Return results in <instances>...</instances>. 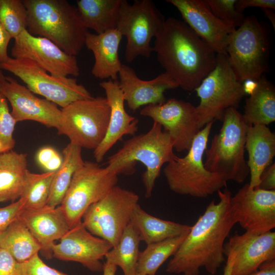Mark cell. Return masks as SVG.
Wrapping results in <instances>:
<instances>
[{
	"label": "cell",
	"mask_w": 275,
	"mask_h": 275,
	"mask_svg": "<svg viewBox=\"0 0 275 275\" xmlns=\"http://www.w3.org/2000/svg\"><path fill=\"white\" fill-rule=\"evenodd\" d=\"M123 36L117 29L97 34L87 32L85 45L95 58L91 70L98 78H111L118 81L122 64L119 56V48Z\"/></svg>",
	"instance_id": "cb8c5ba5"
},
{
	"label": "cell",
	"mask_w": 275,
	"mask_h": 275,
	"mask_svg": "<svg viewBox=\"0 0 275 275\" xmlns=\"http://www.w3.org/2000/svg\"><path fill=\"white\" fill-rule=\"evenodd\" d=\"M1 93L10 102L11 113L16 122L31 120L48 128H59L62 111L58 105L37 97L12 77L6 76Z\"/></svg>",
	"instance_id": "ffe728a7"
},
{
	"label": "cell",
	"mask_w": 275,
	"mask_h": 275,
	"mask_svg": "<svg viewBox=\"0 0 275 275\" xmlns=\"http://www.w3.org/2000/svg\"><path fill=\"white\" fill-rule=\"evenodd\" d=\"M0 66L19 77L34 94L42 96L62 108L78 100L93 98L76 78H60L49 74L31 60L10 57Z\"/></svg>",
	"instance_id": "4fadbf2b"
},
{
	"label": "cell",
	"mask_w": 275,
	"mask_h": 275,
	"mask_svg": "<svg viewBox=\"0 0 275 275\" xmlns=\"http://www.w3.org/2000/svg\"><path fill=\"white\" fill-rule=\"evenodd\" d=\"M122 0H78L77 8L88 29L100 34L117 29Z\"/></svg>",
	"instance_id": "83f0119b"
},
{
	"label": "cell",
	"mask_w": 275,
	"mask_h": 275,
	"mask_svg": "<svg viewBox=\"0 0 275 275\" xmlns=\"http://www.w3.org/2000/svg\"><path fill=\"white\" fill-rule=\"evenodd\" d=\"M226 256L227 257V259L223 275H232V268L233 263L234 255L232 253H229Z\"/></svg>",
	"instance_id": "bcb514c9"
},
{
	"label": "cell",
	"mask_w": 275,
	"mask_h": 275,
	"mask_svg": "<svg viewBox=\"0 0 275 275\" xmlns=\"http://www.w3.org/2000/svg\"><path fill=\"white\" fill-rule=\"evenodd\" d=\"M258 187L266 190H275V163L267 167L260 177Z\"/></svg>",
	"instance_id": "7bdbcfd3"
},
{
	"label": "cell",
	"mask_w": 275,
	"mask_h": 275,
	"mask_svg": "<svg viewBox=\"0 0 275 275\" xmlns=\"http://www.w3.org/2000/svg\"><path fill=\"white\" fill-rule=\"evenodd\" d=\"M224 253L234 255L232 275H246L266 261L275 259V232L235 234L225 243Z\"/></svg>",
	"instance_id": "d6986e66"
},
{
	"label": "cell",
	"mask_w": 275,
	"mask_h": 275,
	"mask_svg": "<svg viewBox=\"0 0 275 275\" xmlns=\"http://www.w3.org/2000/svg\"><path fill=\"white\" fill-rule=\"evenodd\" d=\"M25 210V201L21 197L5 207H0V236Z\"/></svg>",
	"instance_id": "74e56055"
},
{
	"label": "cell",
	"mask_w": 275,
	"mask_h": 275,
	"mask_svg": "<svg viewBox=\"0 0 275 275\" xmlns=\"http://www.w3.org/2000/svg\"><path fill=\"white\" fill-rule=\"evenodd\" d=\"M236 9L243 13L244 10L250 7H259L262 9H275L274 0H237L235 3Z\"/></svg>",
	"instance_id": "b9f144b4"
},
{
	"label": "cell",
	"mask_w": 275,
	"mask_h": 275,
	"mask_svg": "<svg viewBox=\"0 0 275 275\" xmlns=\"http://www.w3.org/2000/svg\"><path fill=\"white\" fill-rule=\"evenodd\" d=\"M36 160L46 172H53L57 171L62 165L63 157L53 147L45 146L38 150Z\"/></svg>",
	"instance_id": "ab89813d"
},
{
	"label": "cell",
	"mask_w": 275,
	"mask_h": 275,
	"mask_svg": "<svg viewBox=\"0 0 275 275\" xmlns=\"http://www.w3.org/2000/svg\"><path fill=\"white\" fill-rule=\"evenodd\" d=\"M28 13L26 30L45 38L67 53L76 56L85 45L88 32L76 6L66 0H23Z\"/></svg>",
	"instance_id": "277c9868"
},
{
	"label": "cell",
	"mask_w": 275,
	"mask_h": 275,
	"mask_svg": "<svg viewBox=\"0 0 275 275\" xmlns=\"http://www.w3.org/2000/svg\"><path fill=\"white\" fill-rule=\"evenodd\" d=\"M11 55L15 59L31 60L57 77L80 74L76 56L67 53L45 38L31 35L26 29L14 39Z\"/></svg>",
	"instance_id": "9a60e30c"
},
{
	"label": "cell",
	"mask_w": 275,
	"mask_h": 275,
	"mask_svg": "<svg viewBox=\"0 0 275 275\" xmlns=\"http://www.w3.org/2000/svg\"><path fill=\"white\" fill-rule=\"evenodd\" d=\"M117 269L116 265L105 261L103 264L102 275H115Z\"/></svg>",
	"instance_id": "7dc6e473"
},
{
	"label": "cell",
	"mask_w": 275,
	"mask_h": 275,
	"mask_svg": "<svg viewBox=\"0 0 275 275\" xmlns=\"http://www.w3.org/2000/svg\"><path fill=\"white\" fill-rule=\"evenodd\" d=\"M246 275H275V259L265 262L257 270Z\"/></svg>",
	"instance_id": "f6af8a7d"
},
{
	"label": "cell",
	"mask_w": 275,
	"mask_h": 275,
	"mask_svg": "<svg viewBox=\"0 0 275 275\" xmlns=\"http://www.w3.org/2000/svg\"><path fill=\"white\" fill-rule=\"evenodd\" d=\"M20 217L47 259L52 257L54 241L60 240L70 229L60 206L52 207L47 205L37 209H25Z\"/></svg>",
	"instance_id": "603a6c76"
},
{
	"label": "cell",
	"mask_w": 275,
	"mask_h": 275,
	"mask_svg": "<svg viewBox=\"0 0 275 275\" xmlns=\"http://www.w3.org/2000/svg\"><path fill=\"white\" fill-rule=\"evenodd\" d=\"M245 150L251 175V188L258 187L263 171L273 162L275 156V134L267 125L249 126L246 132Z\"/></svg>",
	"instance_id": "d4e9b609"
},
{
	"label": "cell",
	"mask_w": 275,
	"mask_h": 275,
	"mask_svg": "<svg viewBox=\"0 0 275 275\" xmlns=\"http://www.w3.org/2000/svg\"><path fill=\"white\" fill-rule=\"evenodd\" d=\"M118 85L128 108L135 111L142 106L164 103L166 90L179 87L177 83L163 72L149 80L140 78L131 67L123 64L119 73Z\"/></svg>",
	"instance_id": "44dd1931"
},
{
	"label": "cell",
	"mask_w": 275,
	"mask_h": 275,
	"mask_svg": "<svg viewBox=\"0 0 275 275\" xmlns=\"http://www.w3.org/2000/svg\"><path fill=\"white\" fill-rule=\"evenodd\" d=\"M140 114L160 124L178 152L188 151L201 130L196 106L183 100L171 98L161 104L148 105L141 109Z\"/></svg>",
	"instance_id": "5bb4252c"
},
{
	"label": "cell",
	"mask_w": 275,
	"mask_h": 275,
	"mask_svg": "<svg viewBox=\"0 0 275 275\" xmlns=\"http://www.w3.org/2000/svg\"><path fill=\"white\" fill-rule=\"evenodd\" d=\"M147 245L167 238L187 234L191 226L155 217L138 204L134 208L129 223Z\"/></svg>",
	"instance_id": "484cf974"
},
{
	"label": "cell",
	"mask_w": 275,
	"mask_h": 275,
	"mask_svg": "<svg viewBox=\"0 0 275 275\" xmlns=\"http://www.w3.org/2000/svg\"><path fill=\"white\" fill-rule=\"evenodd\" d=\"M16 123L9 111L8 100L0 93V154L15 147L13 133Z\"/></svg>",
	"instance_id": "d590c367"
},
{
	"label": "cell",
	"mask_w": 275,
	"mask_h": 275,
	"mask_svg": "<svg viewBox=\"0 0 275 275\" xmlns=\"http://www.w3.org/2000/svg\"><path fill=\"white\" fill-rule=\"evenodd\" d=\"M184 22L216 53H227L230 37L236 29L211 12L206 0H167Z\"/></svg>",
	"instance_id": "e0dca14e"
},
{
	"label": "cell",
	"mask_w": 275,
	"mask_h": 275,
	"mask_svg": "<svg viewBox=\"0 0 275 275\" xmlns=\"http://www.w3.org/2000/svg\"><path fill=\"white\" fill-rule=\"evenodd\" d=\"M0 275H21L20 263L5 249L0 248Z\"/></svg>",
	"instance_id": "60d3db41"
},
{
	"label": "cell",
	"mask_w": 275,
	"mask_h": 275,
	"mask_svg": "<svg viewBox=\"0 0 275 275\" xmlns=\"http://www.w3.org/2000/svg\"><path fill=\"white\" fill-rule=\"evenodd\" d=\"M134 275H148V274H145V273H140V272H135L134 273Z\"/></svg>",
	"instance_id": "f907efd6"
},
{
	"label": "cell",
	"mask_w": 275,
	"mask_h": 275,
	"mask_svg": "<svg viewBox=\"0 0 275 275\" xmlns=\"http://www.w3.org/2000/svg\"><path fill=\"white\" fill-rule=\"evenodd\" d=\"M54 173L36 174L28 171L20 197L25 200V209H37L47 205Z\"/></svg>",
	"instance_id": "836d02e7"
},
{
	"label": "cell",
	"mask_w": 275,
	"mask_h": 275,
	"mask_svg": "<svg viewBox=\"0 0 275 275\" xmlns=\"http://www.w3.org/2000/svg\"><path fill=\"white\" fill-rule=\"evenodd\" d=\"M58 133L71 143L95 150L103 140L108 128L110 107L105 97L73 102L61 109Z\"/></svg>",
	"instance_id": "9c48e42d"
},
{
	"label": "cell",
	"mask_w": 275,
	"mask_h": 275,
	"mask_svg": "<svg viewBox=\"0 0 275 275\" xmlns=\"http://www.w3.org/2000/svg\"><path fill=\"white\" fill-rule=\"evenodd\" d=\"M21 275H70L48 266L36 254L29 260L20 263Z\"/></svg>",
	"instance_id": "f35d334b"
},
{
	"label": "cell",
	"mask_w": 275,
	"mask_h": 275,
	"mask_svg": "<svg viewBox=\"0 0 275 275\" xmlns=\"http://www.w3.org/2000/svg\"><path fill=\"white\" fill-rule=\"evenodd\" d=\"M28 171L26 153L11 150L0 154V202L20 198Z\"/></svg>",
	"instance_id": "4316f807"
},
{
	"label": "cell",
	"mask_w": 275,
	"mask_h": 275,
	"mask_svg": "<svg viewBox=\"0 0 275 275\" xmlns=\"http://www.w3.org/2000/svg\"><path fill=\"white\" fill-rule=\"evenodd\" d=\"M173 144L169 133L160 124L153 122L146 133L134 135L108 158L106 170L117 174L132 175L138 162L145 167L142 181L145 197L150 198L162 166L174 160Z\"/></svg>",
	"instance_id": "3957f363"
},
{
	"label": "cell",
	"mask_w": 275,
	"mask_h": 275,
	"mask_svg": "<svg viewBox=\"0 0 275 275\" xmlns=\"http://www.w3.org/2000/svg\"><path fill=\"white\" fill-rule=\"evenodd\" d=\"M270 28L254 15L245 17L232 33L227 48L238 80L258 81L268 70Z\"/></svg>",
	"instance_id": "52a82bcc"
},
{
	"label": "cell",
	"mask_w": 275,
	"mask_h": 275,
	"mask_svg": "<svg viewBox=\"0 0 275 275\" xmlns=\"http://www.w3.org/2000/svg\"><path fill=\"white\" fill-rule=\"evenodd\" d=\"M11 39L12 37L0 22V66L10 58L8 46Z\"/></svg>",
	"instance_id": "ee69618b"
},
{
	"label": "cell",
	"mask_w": 275,
	"mask_h": 275,
	"mask_svg": "<svg viewBox=\"0 0 275 275\" xmlns=\"http://www.w3.org/2000/svg\"><path fill=\"white\" fill-rule=\"evenodd\" d=\"M155 38L158 62L185 91L195 90L215 66L217 53L184 21L169 17Z\"/></svg>",
	"instance_id": "7a4b0ae2"
},
{
	"label": "cell",
	"mask_w": 275,
	"mask_h": 275,
	"mask_svg": "<svg viewBox=\"0 0 275 275\" xmlns=\"http://www.w3.org/2000/svg\"><path fill=\"white\" fill-rule=\"evenodd\" d=\"M219 201L206 207L168 263L166 271L172 274L199 275L204 268L211 275L217 273L225 261L226 238L236 222L230 206L231 191H217Z\"/></svg>",
	"instance_id": "6da1fadb"
},
{
	"label": "cell",
	"mask_w": 275,
	"mask_h": 275,
	"mask_svg": "<svg viewBox=\"0 0 275 275\" xmlns=\"http://www.w3.org/2000/svg\"><path fill=\"white\" fill-rule=\"evenodd\" d=\"M81 149L71 143L64 148L63 162L54 173L47 205L56 207L61 204L74 173L84 162Z\"/></svg>",
	"instance_id": "4dcf8cb0"
},
{
	"label": "cell",
	"mask_w": 275,
	"mask_h": 275,
	"mask_svg": "<svg viewBox=\"0 0 275 275\" xmlns=\"http://www.w3.org/2000/svg\"><path fill=\"white\" fill-rule=\"evenodd\" d=\"M236 223L245 230L260 234L275 228V190L251 188L246 183L230 199Z\"/></svg>",
	"instance_id": "2e32d148"
},
{
	"label": "cell",
	"mask_w": 275,
	"mask_h": 275,
	"mask_svg": "<svg viewBox=\"0 0 275 275\" xmlns=\"http://www.w3.org/2000/svg\"><path fill=\"white\" fill-rule=\"evenodd\" d=\"M99 85L105 91V98L110 107V116L106 134L93 152L97 163L103 160L106 153L124 135H134L139 123L138 119L126 112L123 94L118 81H103Z\"/></svg>",
	"instance_id": "7402d4cb"
},
{
	"label": "cell",
	"mask_w": 275,
	"mask_h": 275,
	"mask_svg": "<svg viewBox=\"0 0 275 275\" xmlns=\"http://www.w3.org/2000/svg\"><path fill=\"white\" fill-rule=\"evenodd\" d=\"M246 99L243 118L249 126L268 125L275 121V88L263 75Z\"/></svg>",
	"instance_id": "f1b7e54d"
},
{
	"label": "cell",
	"mask_w": 275,
	"mask_h": 275,
	"mask_svg": "<svg viewBox=\"0 0 275 275\" xmlns=\"http://www.w3.org/2000/svg\"><path fill=\"white\" fill-rule=\"evenodd\" d=\"M139 201L138 194L116 185L86 210L81 222L91 234L114 247L129 224Z\"/></svg>",
	"instance_id": "30bf717a"
},
{
	"label": "cell",
	"mask_w": 275,
	"mask_h": 275,
	"mask_svg": "<svg viewBox=\"0 0 275 275\" xmlns=\"http://www.w3.org/2000/svg\"><path fill=\"white\" fill-rule=\"evenodd\" d=\"M6 80V76H5L3 69L0 66V93H1L2 89Z\"/></svg>",
	"instance_id": "681fc988"
},
{
	"label": "cell",
	"mask_w": 275,
	"mask_h": 275,
	"mask_svg": "<svg viewBox=\"0 0 275 275\" xmlns=\"http://www.w3.org/2000/svg\"><path fill=\"white\" fill-rule=\"evenodd\" d=\"M187 234L171 237L147 245L139 253L135 271L148 275H155L160 266L173 256Z\"/></svg>",
	"instance_id": "d6a6232c"
},
{
	"label": "cell",
	"mask_w": 275,
	"mask_h": 275,
	"mask_svg": "<svg viewBox=\"0 0 275 275\" xmlns=\"http://www.w3.org/2000/svg\"><path fill=\"white\" fill-rule=\"evenodd\" d=\"M0 248L6 250L19 263L29 260L41 249L20 217L0 236Z\"/></svg>",
	"instance_id": "f546056e"
},
{
	"label": "cell",
	"mask_w": 275,
	"mask_h": 275,
	"mask_svg": "<svg viewBox=\"0 0 275 275\" xmlns=\"http://www.w3.org/2000/svg\"><path fill=\"white\" fill-rule=\"evenodd\" d=\"M195 90L200 98L196 108L201 129L208 123L222 121L225 111L230 108L237 109L246 95L227 53H217L214 68Z\"/></svg>",
	"instance_id": "ba28073f"
},
{
	"label": "cell",
	"mask_w": 275,
	"mask_h": 275,
	"mask_svg": "<svg viewBox=\"0 0 275 275\" xmlns=\"http://www.w3.org/2000/svg\"><path fill=\"white\" fill-rule=\"evenodd\" d=\"M263 12L264 13V15L269 20L271 24L274 29H275V13L274 10L270 9H262Z\"/></svg>",
	"instance_id": "c3c4849f"
},
{
	"label": "cell",
	"mask_w": 275,
	"mask_h": 275,
	"mask_svg": "<svg viewBox=\"0 0 275 275\" xmlns=\"http://www.w3.org/2000/svg\"><path fill=\"white\" fill-rule=\"evenodd\" d=\"M113 248L107 241L94 236L82 222L70 228L52 246V257L62 261H73L94 272H102L101 262Z\"/></svg>",
	"instance_id": "ac0fdd59"
},
{
	"label": "cell",
	"mask_w": 275,
	"mask_h": 275,
	"mask_svg": "<svg viewBox=\"0 0 275 275\" xmlns=\"http://www.w3.org/2000/svg\"><path fill=\"white\" fill-rule=\"evenodd\" d=\"M139 235L129 223L124 230L118 244L106 254V262L119 266L124 275H134L140 252Z\"/></svg>",
	"instance_id": "1f68e13d"
},
{
	"label": "cell",
	"mask_w": 275,
	"mask_h": 275,
	"mask_svg": "<svg viewBox=\"0 0 275 275\" xmlns=\"http://www.w3.org/2000/svg\"><path fill=\"white\" fill-rule=\"evenodd\" d=\"M213 123H207L200 130L185 156H177L164 168V177L172 191L206 198L226 187L227 181L217 174L207 170L203 161Z\"/></svg>",
	"instance_id": "5b68a950"
},
{
	"label": "cell",
	"mask_w": 275,
	"mask_h": 275,
	"mask_svg": "<svg viewBox=\"0 0 275 275\" xmlns=\"http://www.w3.org/2000/svg\"><path fill=\"white\" fill-rule=\"evenodd\" d=\"M222 127L205 150V168L227 181H244L250 170L244 158L246 132L249 126L235 108L227 109Z\"/></svg>",
	"instance_id": "8992f818"
},
{
	"label": "cell",
	"mask_w": 275,
	"mask_h": 275,
	"mask_svg": "<svg viewBox=\"0 0 275 275\" xmlns=\"http://www.w3.org/2000/svg\"><path fill=\"white\" fill-rule=\"evenodd\" d=\"M118 175L98 163L84 161L74 173L60 205L70 228L81 222L86 210L117 185Z\"/></svg>",
	"instance_id": "8fae6325"
},
{
	"label": "cell",
	"mask_w": 275,
	"mask_h": 275,
	"mask_svg": "<svg viewBox=\"0 0 275 275\" xmlns=\"http://www.w3.org/2000/svg\"><path fill=\"white\" fill-rule=\"evenodd\" d=\"M164 19L151 0H122L117 29L125 36V59L131 63L138 57L149 58L153 51L151 41L161 29Z\"/></svg>",
	"instance_id": "7c38bea8"
},
{
	"label": "cell",
	"mask_w": 275,
	"mask_h": 275,
	"mask_svg": "<svg viewBox=\"0 0 275 275\" xmlns=\"http://www.w3.org/2000/svg\"><path fill=\"white\" fill-rule=\"evenodd\" d=\"M0 22L14 39L26 29L28 13L23 1L0 0Z\"/></svg>",
	"instance_id": "e575fe53"
},
{
	"label": "cell",
	"mask_w": 275,
	"mask_h": 275,
	"mask_svg": "<svg viewBox=\"0 0 275 275\" xmlns=\"http://www.w3.org/2000/svg\"><path fill=\"white\" fill-rule=\"evenodd\" d=\"M237 0H206L213 14L219 19L236 29L242 23L245 16L235 7Z\"/></svg>",
	"instance_id": "8d00e7d4"
}]
</instances>
